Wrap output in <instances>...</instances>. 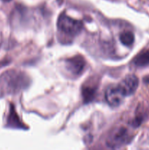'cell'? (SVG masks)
Listing matches in <instances>:
<instances>
[{
    "instance_id": "6",
    "label": "cell",
    "mask_w": 149,
    "mask_h": 150,
    "mask_svg": "<svg viewBox=\"0 0 149 150\" xmlns=\"http://www.w3.org/2000/svg\"><path fill=\"white\" fill-rule=\"evenodd\" d=\"M124 95L118 86H110L105 92V100L112 107L118 106L122 103Z\"/></svg>"
},
{
    "instance_id": "4",
    "label": "cell",
    "mask_w": 149,
    "mask_h": 150,
    "mask_svg": "<svg viewBox=\"0 0 149 150\" xmlns=\"http://www.w3.org/2000/svg\"><path fill=\"white\" fill-rule=\"evenodd\" d=\"M86 60L81 56H75L68 58L64 62L66 70L70 74L77 76L82 74L86 67Z\"/></svg>"
},
{
    "instance_id": "3",
    "label": "cell",
    "mask_w": 149,
    "mask_h": 150,
    "mask_svg": "<svg viewBox=\"0 0 149 150\" xmlns=\"http://www.w3.org/2000/svg\"><path fill=\"white\" fill-rule=\"evenodd\" d=\"M131 139L127 129L120 127L115 128L110 132L106 140V144L108 147L117 149L124 145L127 144Z\"/></svg>"
},
{
    "instance_id": "7",
    "label": "cell",
    "mask_w": 149,
    "mask_h": 150,
    "mask_svg": "<svg viewBox=\"0 0 149 150\" xmlns=\"http://www.w3.org/2000/svg\"><path fill=\"white\" fill-rule=\"evenodd\" d=\"M137 67H143L149 65V50L143 51L134 58L133 61Z\"/></svg>"
},
{
    "instance_id": "5",
    "label": "cell",
    "mask_w": 149,
    "mask_h": 150,
    "mask_svg": "<svg viewBox=\"0 0 149 150\" xmlns=\"http://www.w3.org/2000/svg\"><path fill=\"white\" fill-rule=\"evenodd\" d=\"M139 80L137 76L134 75H129L121 81L118 86L124 96L127 97L133 95L137 90Z\"/></svg>"
},
{
    "instance_id": "9",
    "label": "cell",
    "mask_w": 149,
    "mask_h": 150,
    "mask_svg": "<svg viewBox=\"0 0 149 150\" xmlns=\"http://www.w3.org/2000/svg\"><path fill=\"white\" fill-rule=\"evenodd\" d=\"M95 93H96V89L93 87H89L86 86L83 89V96L86 103H89L94 98Z\"/></svg>"
},
{
    "instance_id": "2",
    "label": "cell",
    "mask_w": 149,
    "mask_h": 150,
    "mask_svg": "<svg viewBox=\"0 0 149 150\" xmlns=\"http://www.w3.org/2000/svg\"><path fill=\"white\" fill-rule=\"evenodd\" d=\"M58 30L69 36L74 37L80 33L83 28V22L66 14H61L57 21Z\"/></svg>"
},
{
    "instance_id": "8",
    "label": "cell",
    "mask_w": 149,
    "mask_h": 150,
    "mask_svg": "<svg viewBox=\"0 0 149 150\" xmlns=\"http://www.w3.org/2000/svg\"><path fill=\"white\" fill-rule=\"evenodd\" d=\"M119 40L124 45L130 46L134 42V35L130 31H125V32L121 33L119 36Z\"/></svg>"
},
{
    "instance_id": "1",
    "label": "cell",
    "mask_w": 149,
    "mask_h": 150,
    "mask_svg": "<svg viewBox=\"0 0 149 150\" xmlns=\"http://www.w3.org/2000/svg\"><path fill=\"white\" fill-rule=\"evenodd\" d=\"M28 77L17 71H8L4 73L1 79L4 92L8 94L15 93L28 86Z\"/></svg>"
},
{
    "instance_id": "10",
    "label": "cell",
    "mask_w": 149,
    "mask_h": 150,
    "mask_svg": "<svg viewBox=\"0 0 149 150\" xmlns=\"http://www.w3.org/2000/svg\"><path fill=\"white\" fill-rule=\"evenodd\" d=\"M3 1H5V2H8V1H10L11 0H2Z\"/></svg>"
}]
</instances>
